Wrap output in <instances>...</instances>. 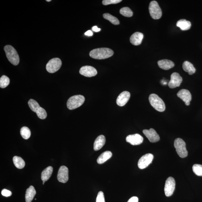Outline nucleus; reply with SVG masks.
<instances>
[{"label":"nucleus","mask_w":202,"mask_h":202,"mask_svg":"<svg viewBox=\"0 0 202 202\" xmlns=\"http://www.w3.org/2000/svg\"><path fill=\"white\" fill-rule=\"evenodd\" d=\"M113 54L114 51L106 48L94 49L90 53V56L92 58L98 60L108 58Z\"/></svg>","instance_id":"f257e3e1"},{"label":"nucleus","mask_w":202,"mask_h":202,"mask_svg":"<svg viewBox=\"0 0 202 202\" xmlns=\"http://www.w3.org/2000/svg\"><path fill=\"white\" fill-rule=\"evenodd\" d=\"M7 58L10 62L14 66L19 64L20 58L16 50L10 45H7L4 48Z\"/></svg>","instance_id":"f03ea898"},{"label":"nucleus","mask_w":202,"mask_h":202,"mask_svg":"<svg viewBox=\"0 0 202 202\" xmlns=\"http://www.w3.org/2000/svg\"><path fill=\"white\" fill-rule=\"evenodd\" d=\"M149 100L150 104L156 110L162 112L165 110L166 106L164 101L157 95L155 94H150Z\"/></svg>","instance_id":"7ed1b4c3"},{"label":"nucleus","mask_w":202,"mask_h":202,"mask_svg":"<svg viewBox=\"0 0 202 202\" xmlns=\"http://www.w3.org/2000/svg\"><path fill=\"white\" fill-rule=\"evenodd\" d=\"M85 98L82 95H75L70 97L67 103V107L69 110H74L80 107L84 104Z\"/></svg>","instance_id":"20e7f679"},{"label":"nucleus","mask_w":202,"mask_h":202,"mask_svg":"<svg viewBox=\"0 0 202 202\" xmlns=\"http://www.w3.org/2000/svg\"><path fill=\"white\" fill-rule=\"evenodd\" d=\"M174 146L176 151L180 157L184 158L187 157L188 152L186 149L185 142L181 138H177L174 142Z\"/></svg>","instance_id":"39448f33"},{"label":"nucleus","mask_w":202,"mask_h":202,"mask_svg":"<svg viewBox=\"0 0 202 202\" xmlns=\"http://www.w3.org/2000/svg\"><path fill=\"white\" fill-rule=\"evenodd\" d=\"M149 9L152 19L158 20L161 18L162 15V11L157 2L152 1L150 2Z\"/></svg>","instance_id":"423d86ee"},{"label":"nucleus","mask_w":202,"mask_h":202,"mask_svg":"<svg viewBox=\"0 0 202 202\" xmlns=\"http://www.w3.org/2000/svg\"><path fill=\"white\" fill-rule=\"evenodd\" d=\"M62 65L60 59L55 58L51 59L46 65L47 70L50 73H54L59 70Z\"/></svg>","instance_id":"0eeeda50"},{"label":"nucleus","mask_w":202,"mask_h":202,"mask_svg":"<svg viewBox=\"0 0 202 202\" xmlns=\"http://www.w3.org/2000/svg\"><path fill=\"white\" fill-rule=\"evenodd\" d=\"M176 182L173 177H170L166 180L164 192L167 197H169L173 195L175 188Z\"/></svg>","instance_id":"6e6552de"},{"label":"nucleus","mask_w":202,"mask_h":202,"mask_svg":"<svg viewBox=\"0 0 202 202\" xmlns=\"http://www.w3.org/2000/svg\"><path fill=\"white\" fill-rule=\"evenodd\" d=\"M154 159V155L151 154H147L142 156L138 162V168L143 169L151 164Z\"/></svg>","instance_id":"1a4fd4ad"},{"label":"nucleus","mask_w":202,"mask_h":202,"mask_svg":"<svg viewBox=\"0 0 202 202\" xmlns=\"http://www.w3.org/2000/svg\"><path fill=\"white\" fill-rule=\"evenodd\" d=\"M183 81L182 77L177 73L174 72L171 75V79L168 82V86L171 88L179 87Z\"/></svg>","instance_id":"9d476101"},{"label":"nucleus","mask_w":202,"mask_h":202,"mask_svg":"<svg viewBox=\"0 0 202 202\" xmlns=\"http://www.w3.org/2000/svg\"><path fill=\"white\" fill-rule=\"evenodd\" d=\"M143 132L150 142L155 143L160 140L159 135L153 128H150L149 130H144Z\"/></svg>","instance_id":"9b49d317"},{"label":"nucleus","mask_w":202,"mask_h":202,"mask_svg":"<svg viewBox=\"0 0 202 202\" xmlns=\"http://www.w3.org/2000/svg\"><path fill=\"white\" fill-rule=\"evenodd\" d=\"M57 179L61 183H65L69 180V170L66 166H62L59 168Z\"/></svg>","instance_id":"f8f14e48"},{"label":"nucleus","mask_w":202,"mask_h":202,"mask_svg":"<svg viewBox=\"0 0 202 202\" xmlns=\"http://www.w3.org/2000/svg\"><path fill=\"white\" fill-rule=\"evenodd\" d=\"M80 73L81 75L87 77L96 76L98 74L96 69L94 67L89 66H83L80 69Z\"/></svg>","instance_id":"ddd939ff"},{"label":"nucleus","mask_w":202,"mask_h":202,"mask_svg":"<svg viewBox=\"0 0 202 202\" xmlns=\"http://www.w3.org/2000/svg\"><path fill=\"white\" fill-rule=\"evenodd\" d=\"M126 142L132 145H138L141 144L143 141V138L138 134L130 135L126 138Z\"/></svg>","instance_id":"4468645a"},{"label":"nucleus","mask_w":202,"mask_h":202,"mask_svg":"<svg viewBox=\"0 0 202 202\" xmlns=\"http://www.w3.org/2000/svg\"><path fill=\"white\" fill-rule=\"evenodd\" d=\"M177 96L185 102L186 105H189L192 100V95L189 91L186 89H182L178 92Z\"/></svg>","instance_id":"2eb2a0df"},{"label":"nucleus","mask_w":202,"mask_h":202,"mask_svg":"<svg viewBox=\"0 0 202 202\" xmlns=\"http://www.w3.org/2000/svg\"><path fill=\"white\" fill-rule=\"evenodd\" d=\"M130 97V93L127 91H124L121 93L116 99V104L120 106L125 105L128 102Z\"/></svg>","instance_id":"dca6fc26"},{"label":"nucleus","mask_w":202,"mask_h":202,"mask_svg":"<svg viewBox=\"0 0 202 202\" xmlns=\"http://www.w3.org/2000/svg\"><path fill=\"white\" fill-rule=\"evenodd\" d=\"M143 38V34L139 32H137L133 34L131 36L130 42L132 45L137 46V45L141 44Z\"/></svg>","instance_id":"f3484780"},{"label":"nucleus","mask_w":202,"mask_h":202,"mask_svg":"<svg viewBox=\"0 0 202 202\" xmlns=\"http://www.w3.org/2000/svg\"><path fill=\"white\" fill-rule=\"evenodd\" d=\"M158 64L160 68L164 70H169L175 66V64L173 61L167 59L158 61Z\"/></svg>","instance_id":"a211bd4d"},{"label":"nucleus","mask_w":202,"mask_h":202,"mask_svg":"<svg viewBox=\"0 0 202 202\" xmlns=\"http://www.w3.org/2000/svg\"><path fill=\"white\" fill-rule=\"evenodd\" d=\"M106 138L104 136L101 135L96 138L94 143V149L96 151L101 149L104 145Z\"/></svg>","instance_id":"6ab92c4d"},{"label":"nucleus","mask_w":202,"mask_h":202,"mask_svg":"<svg viewBox=\"0 0 202 202\" xmlns=\"http://www.w3.org/2000/svg\"><path fill=\"white\" fill-rule=\"evenodd\" d=\"M36 191L34 187L32 186H31L28 188L26 191L25 195V199L26 202H31L33 200Z\"/></svg>","instance_id":"aec40b11"},{"label":"nucleus","mask_w":202,"mask_h":202,"mask_svg":"<svg viewBox=\"0 0 202 202\" xmlns=\"http://www.w3.org/2000/svg\"><path fill=\"white\" fill-rule=\"evenodd\" d=\"M176 26L179 27L182 31H187L191 26V23L185 19H181L177 22Z\"/></svg>","instance_id":"412c9836"},{"label":"nucleus","mask_w":202,"mask_h":202,"mask_svg":"<svg viewBox=\"0 0 202 202\" xmlns=\"http://www.w3.org/2000/svg\"><path fill=\"white\" fill-rule=\"evenodd\" d=\"M112 152L109 151H106L103 152L101 154L97 159V162L98 164L104 163L108 160L109 159L112 157Z\"/></svg>","instance_id":"4be33fe9"},{"label":"nucleus","mask_w":202,"mask_h":202,"mask_svg":"<svg viewBox=\"0 0 202 202\" xmlns=\"http://www.w3.org/2000/svg\"><path fill=\"white\" fill-rule=\"evenodd\" d=\"M182 67L184 71L188 73L190 75H193L195 72L196 69L193 65L188 61H184L182 65Z\"/></svg>","instance_id":"5701e85b"},{"label":"nucleus","mask_w":202,"mask_h":202,"mask_svg":"<svg viewBox=\"0 0 202 202\" xmlns=\"http://www.w3.org/2000/svg\"><path fill=\"white\" fill-rule=\"evenodd\" d=\"M53 172V168L49 166L43 170L41 173V179L43 181L46 182L51 177Z\"/></svg>","instance_id":"b1692460"},{"label":"nucleus","mask_w":202,"mask_h":202,"mask_svg":"<svg viewBox=\"0 0 202 202\" xmlns=\"http://www.w3.org/2000/svg\"><path fill=\"white\" fill-rule=\"evenodd\" d=\"M14 164L16 167L19 169H22L25 167V163L24 160L19 156H15L13 158Z\"/></svg>","instance_id":"393cba45"},{"label":"nucleus","mask_w":202,"mask_h":202,"mask_svg":"<svg viewBox=\"0 0 202 202\" xmlns=\"http://www.w3.org/2000/svg\"><path fill=\"white\" fill-rule=\"evenodd\" d=\"M104 18L108 20L114 25H119L120 24V21L116 17L110 14L105 13L103 15Z\"/></svg>","instance_id":"a878e982"},{"label":"nucleus","mask_w":202,"mask_h":202,"mask_svg":"<svg viewBox=\"0 0 202 202\" xmlns=\"http://www.w3.org/2000/svg\"><path fill=\"white\" fill-rule=\"evenodd\" d=\"M28 105L31 110L36 113L37 112L39 108L41 107L38 103L36 101L32 99H31L29 101Z\"/></svg>","instance_id":"bb28decb"},{"label":"nucleus","mask_w":202,"mask_h":202,"mask_svg":"<svg viewBox=\"0 0 202 202\" xmlns=\"http://www.w3.org/2000/svg\"><path fill=\"white\" fill-rule=\"evenodd\" d=\"M20 134L22 137L26 140L28 139L31 136L30 130L26 126H24L21 129Z\"/></svg>","instance_id":"cd10ccee"},{"label":"nucleus","mask_w":202,"mask_h":202,"mask_svg":"<svg viewBox=\"0 0 202 202\" xmlns=\"http://www.w3.org/2000/svg\"><path fill=\"white\" fill-rule=\"evenodd\" d=\"M120 13L124 16L130 17L133 15V12L129 8L126 7L122 8L120 10Z\"/></svg>","instance_id":"c85d7f7f"},{"label":"nucleus","mask_w":202,"mask_h":202,"mask_svg":"<svg viewBox=\"0 0 202 202\" xmlns=\"http://www.w3.org/2000/svg\"><path fill=\"white\" fill-rule=\"evenodd\" d=\"M10 83V80L8 77L3 75L0 78V87L1 88H4L8 86Z\"/></svg>","instance_id":"c756f323"},{"label":"nucleus","mask_w":202,"mask_h":202,"mask_svg":"<svg viewBox=\"0 0 202 202\" xmlns=\"http://www.w3.org/2000/svg\"><path fill=\"white\" fill-rule=\"evenodd\" d=\"M193 170L196 175L202 176V165L201 164H195L193 167Z\"/></svg>","instance_id":"7c9ffc66"},{"label":"nucleus","mask_w":202,"mask_h":202,"mask_svg":"<svg viewBox=\"0 0 202 202\" xmlns=\"http://www.w3.org/2000/svg\"><path fill=\"white\" fill-rule=\"evenodd\" d=\"M37 116L41 119L44 120L47 118V113L44 109L40 107L36 112Z\"/></svg>","instance_id":"2f4dec72"},{"label":"nucleus","mask_w":202,"mask_h":202,"mask_svg":"<svg viewBox=\"0 0 202 202\" xmlns=\"http://www.w3.org/2000/svg\"><path fill=\"white\" fill-rule=\"evenodd\" d=\"M121 1V0H104L102 1V3L103 5H107L115 4L120 3Z\"/></svg>","instance_id":"473e14b6"},{"label":"nucleus","mask_w":202,"mask_h":202,"mask_svg":"<svg viewBox=\"0 0 202 202\" xmlns=\"http://www.w3.org/2000/svg\"><path fill=\"white\" fill-rule=\"evenodd\" d=\"M96 202H105L104 193L100 191L98 194L96 199Z\"/></svg>","instance_id":"72a5a7b5"},{"label":"nucleus","mask_w":202,"mask_h":202,"mask_svg":"<svg viewBox=\"0 0 202 202\" xmlns=\"http://www.w3.org/2000/svg\"><path fill=\"white\" fill-rule=\"evenodd\" d=\"M2 195L6 197H10L12 195V193L9 190L6 189H3L1 192Z\"/></svg>","instance_id":"f704fd0d"},{"label":"nucleus","mask_w":202,"mask_h":202,"mask_svg":"<svg viewBox=\"0 0 202 202\" xmlns=\"http://www.w3.org/2000/svg\"><path fill=\"white\" fill-rule=\"evenodd\" d=\"M138 198L136 197H133L130 198L127 202H138Z\"/></svg>","instance_id":"c9c22d12"},{"label":"nucleus","mask_w":202,"mask_h":202,"mask_svg":"<svg viewBox=\"0 0 202 202\" xmlns=\"http://www.w3.org/2000/svg\"><path fill=\"white\" fill-rule=\"evenodd\" d=\"M92 30L93 31H95V32H98L100 31L101 29L98 28L97 26H94L92 27Z\"/></svg>","instance_id":"e433bc0d"},{"label":"nucleus","mask_w":202,"mask_h":202,"mask_svg":"<svg viewBox=\"0 0 202 202\" xmlns=\"http://www.w3.org/2000/svg\"><path fill=\"white\" fill-rule=\"evenodd\" d=\"M85 35L88 36H92L93 35L92 31L90 30H89L85 33Z\"/></svg>","instance_id":"4c0bfd02"},{"label":"nucleus","mask_w":202,"mask_h":202,"mask_svg":"<svg viewBox=\"0 0 202 202\" xmlns=\"http://www.w3.org/2000/svg\"><path fill=\"white\" fill-rule=\"evenodd\" d=\"M46 1L47 2H48L51 1V0H47V1Z\"/></svg>","instance_id":"58836bf2"},{"label":"nucleus","mask_w":202,"mask_h":202,"mask_svg":"<svg viewBox=\"0 0 202 202\" xmlns=\"http://www.w3.org/2000/svg\"><path fill=\"white\" fill-rule=\"evenodd\" d=\"M45 183V181H43V185H44Z\"/></svg>","instance_id":"ea45409f"}]
</instances>
